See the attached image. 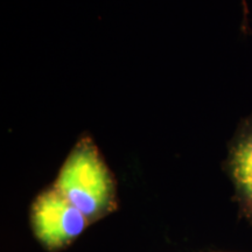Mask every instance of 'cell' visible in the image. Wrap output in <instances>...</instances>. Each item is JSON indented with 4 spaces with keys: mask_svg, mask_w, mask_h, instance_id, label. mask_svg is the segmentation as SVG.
I'll return each instance as SVG.
<instances>
[{
    "mask_svg": "<svg viewBox=\"0 0 252 252\" xmlns=\"http://www.w3.org/2000/svg\"><path fill=\"white\" fill-rule=\"evenodd\" d=\"M32 228L49 251L65 248L80 236L89 220L54 187L42 191L32 204Z\"/></svg>",
    "mask_w": 252,
    "mask_h": 252,
    "instance_id": "obj_2",
    "label": "cell"
},
{
    "mask_svg": "<svg viewBox=\"0 0 252 252\" xmlns=\"http://www.w3.org/2000/svg\"><path fill=\"white\" fill-rule=\"evenodd\" d=\"M225 168L234 184L239 210L252 225V112L239 123L229 143Z\"/></svg>",
    "mask_w": 252,
    "mask_h": 252,
    "instance_id": "obj_3",
    "label": "cell"
},
{
    "mask_svg": "<svg viewBox=\"0 0 252 252\" xmlns=\"http://www.w3.org/2000/svg\"><path fill=\"white\" fill-rule=\"evenodd\" d=\"M53 187L90 223L117 209L115 178L89 135L75 145Z\"/></svg>",
    "mask_w": 252,
    "mask_h": 252,
    "instance_id": "obj_1",
    "label": "cell"
}]
</instances>
